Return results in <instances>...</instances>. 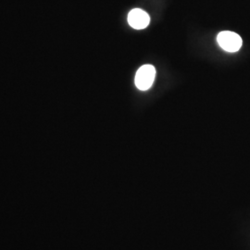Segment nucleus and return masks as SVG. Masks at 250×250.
I'll return each instance as SVG.
<instances>
[{
	"mask_svg": "<svg viewBox=\"0 0 250 250\" xmlns=\"http://www.w3.org/2000/svg\"><path fill=\"white\" fill-rule=\"evenodd\" d=\"M156 70L152 65H144L136 72L134 83L136 87L142 91L149 89L154 83Z\"/></svg>",
	"mask_w": 250,
	"mask_h": 250,
	"instance_id": "1",
	"label": "nucleus"
},
{
	"mask_svg": "<svg viewBox=\"0 0 250 250\" xmlns=\"http://www.w3.org/2000/svg\"><path fill=\"white\" fill-rule=\"evenodd\" d=\"M217 41L220 46L228 52H236L241 48V37L233 32L225 31L220 33L217 36Z\"/></svg>",
	"mask_w": 250,
	"mask_h": 250,
	"instance_id": "2",
	"label": "nucleus"
},
{
	"mask_svg": "<svg viewBox=\"0 0 250 250\" xmlns=\"http://www.w3.org/2000/svg\"><path fill=\"white\" fill-rule=\"evenodd\" d=\"M128 22L130 26L136 30H141L148 26L150 18L146 11L140 9H134L131 10L128 14Z\"/></svg>",
	"mask_w": 250,
	"mask_h": 250,
	"instance_id": "3",
	"label": "nucleus"
}]
</instances>
